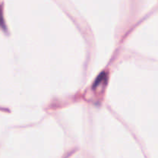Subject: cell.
<instances>
[{
    "instance_id": "obj_1",
    "label": "cell",
    "mask_w": 158,
    "mask_h": 158,
    "mask_svg": "<svg viewBox=\"0 0 158 158\" xmlns=\"http://www.w3.org/2000/svg\"><path fill=\"white\" fill-rule=\"evenodd\" d=\"M104 78H105V73H101V74H100V75L99 76L98 78H97V80H96L95 83H94V87H95V86H98V85L100 84V82H101L102 80H103V79H104Z\"/></svg>"
},
{
    "instance_id": "obj_2",
    "label": "cell",
    "mask_w": 158,
    "mask_h": 158,
    "mask_svg": "<svg viewBox=\"0 0 158 158\" xmlns=\"http://www.w3.org/2000/svg\"><path fill=\"white\" fill-rule=\"evenodd\" d=\"M0 27L3 28V29L5 28L4 20H3V17H2V11L1 6H0Z\"/></svg>"
}]
</instances>
